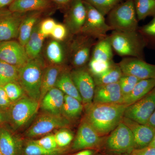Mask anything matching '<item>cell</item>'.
<instances>
[{"instance_id": "cell-1", "label": "cell", "mask_w": 155, "mask_h": 155, "mask_svg": "<svg viewBox=\"0 0 155 155\" xmlns=\"http://www.w3.org/2000/svg\"><path fill=\"white\" fill-rule=\"evenodd\" d=\"M127 106L124 104H96L85 106L84 119L101 137L110 133L122 121Z\"/></svg>"}, {"instance_id": "cell-2", "label": "cell", "mask_w": 155, "mask_h": 155, "mask_svg": "<svg viewBox=\"0 0 155 155\" xmlns=\"http://www.w3.org/2000/svg\"><path fill=\"white\" fill-rule=\"evenodd\" d=\"M113 50L121 57L145 60V42L138 30L122 31L113 30L109 35Z\"/></svg>"}, {"instance_id": "cell-3", "label": "cell", "mask_w": 155, "mask_h": 155, "mask_svg": "<svg viewBox=\"0 0 155 155\" xmlns=\"http://www.w3.org/2000/svg\"><path fill=\"white\" fill-rule=\"evenodd\" d=\"M44 69L43 61L39 57L29 60L19 70L18 83L27 96L39 103L42 78Z\"/></svg>"}, {"instance_id": "cell-4", "label": "cell", "mask_w": 155, "mask_h": 155, "mask_svg": "<svg viewBox=\"0 0 155 155\" xmlns=\"http://www.w3.org/2000/svg\"><path fill=\"white\" fill-rule=\"evenodd\" d=\"M108 25L113 30L132 31L138 30L134 0H125L116 6L108 14Z\"/></svg>"}, {"instance_id": "cell-5", "label": "cell", "mask_w": 155, "mask_h": 155, "mask_svg": "<svg viewBox=\"0 0 155 155\" xmlns=\"http://www.w3.org/2000/svg\"><path fill=\"white\" fill-rule=\"evenodd\" d=\"M70 121L63 115L46 113L39 115L29 128L26 130L27 137H38L48 134L58 128L69 127Z\"/></svg>"}, {"instance_id": "cell-6", "label": "cell", "mask_w": 155, "mask_h": 155, "mask_svg": "<svg viewBox=\"0 0 155 155\" xmlns=\"http://www.w3.org/2000/svg\"><path fill=\"white\" fill-rule=\"evenodd\" d=\"M39 107V102L25 96L11 105L8 110L10 121L15 128H21L36 114Z\"/></svg>"}, {"instance_id": "cell-7", "label": "cell", "mask_w": 155, "mask_h": 155, "mask_svg": "<svg viewBox=\"0 0 155 155\" xmlns=\"http://www.w3.org/2000/svg\"><path fill=\"white\" fill-rule=\"evenodd\" d=\"M83 2L86 8V17L81 33L97 40L106 37L107 32L113 31V28L106 22L104 16L88 3Z\"/></svg>"}, {"instance_id": "cell-8", "label": "cell", "mask_w": 155, "mask_h": 155, "mask_svg": "<svg viewBox=\"0 0 155 155\" xmlns=\"http://www.w3.org/2000/svg\"><path fill=\"white\" fill-rule=\"evenodd\" d=\"M106 146L108 149L114 152L130 154L135 149L132 132L121 121L108 137Z\"/></svg>"}, {"instance_id": "cell-9", "label": "cell", "mask_w": 155, "mask_h": 155, "mask_svg": "<svg viewBox=\"0 0 155 155\" xmlns=\"http://www.w3.org/2000/svg\"><path fill=\"white\" fill-rule=\"evenodd\" d=\"M77 35L69 47L72 64L76 69L83 67L88 63L91 51L98 40L82 33Z\"/></svg>"}, {"instance_id": "cell-10", "label": "cell", "mask_w": 155, "mask_h": 155, "mask_svg": "<svg viewBox=\"0 0 155 155\" xmlns=\"http://www.w3.org/2000/svg\"><path fill=\"white\" fill-rule=\"evenodd\" d=\"M155 110V87L141 99L127 106L124 116L142 124H147Z\"/></svg>"}, {"instance_id": "cell-11", "label": "cell", "mask_w": 155, "mask_h": 155, "mask_svg": "<svg viewBox=\"0 0 155 155\" xmlns=\"http://www.w3.org/2000/svg\"><path fill=\"white\" fill-rule=\"evenodd\" d=\"M26 14L11 12L5 8L0 9V42L18 38L20 25Z\"/></svg>"}, {"instance_id": "cell-12", "label": "cell", "mask_w": 155, "mask_h": 155, "mask_svg": "<svg viewBox=\"0 0 155 155\" xmlns=\"http://www.w3.org/2000/svg\"><path fill=\"white\" fill-rule=\"evenodd\" d=\"M70 74L81 97L82 104L85 107L91 104L96 87L92 76L87 69L83 67L74 69Z\"/></svg>"}, {"instance_id": "cell-13", "label": "cell", "mask_w": 155, "mask_h": 155, "mask_svg": "<svg viewBox=\"0 0 155 155\" xmlns=\"http://www.w3.org/2000/svg\"><path fill=\"white\" fill-rule=\"evenodd\" d=\"M123 75H130L142 79H155V65L142 59L131 57L123 58L119 62Z\"/></svg>"}, {"instance_id": "cell-14", "label": "cell", "mask_w": 155, "mask_h": 155, "mask_svg": "<svg viewBox=\"0 0 155 155\" xmlns=\"http://www.w3.org/2000/svg\"><path fill=\"white\" fill-rule=\"evenodd\" d=\"M29 60L25 47L19 42L10 40L0 42V61L20 68Z\"/></svg>"}, {"instance_id": "cell-15", "label": "cell", "mask_w": 155, "mask_h": 155, "mask_svg": "<svg viewBox=\"0 0 155 155\" xmlns=\"http://www.w3.org/2000/svg\"><path fill=\"white\" fill-rule=\"evenodd\" d=\"M65 8L66 27L72 35L80 33L86 17V8L83 0H72Z\"/></svg>"}, {"instance_id": "cell-16", "label": "cell", "mask_w": 155, "mask_h": 155, "mask_svg": "<svg viewBox=\"0 0 155 155\" xmlns=\"http://www.w3.org/2000/svg\"><path fill=\"white\" fill-rule=\"evenodd\" d=\"M101 142V136L84 119L78 127L72 143V149L74 150L94 149L100 146Z\"/></svg>"}, {"instance_id": "cell-17", "label": "cell", "mask_w": 155, "mask_h": 155, "mask_svg": "<svg viewBox=\"0 0 155 155\" xmlns=\"http://www.w3.org/2000/svg\"><path fill=\"white\" fill-rule=\"evenodd\" d=\"M122 122L127 125L132 132L135 149L143 148L150 145L154 137L155 128L147 124H140L124 116Z\"/></svg>"}, {"instance_id": "cell-18", "label": "cell", "mask_w": 155, "mask_h": 155, "mask_svg": "<svg viewBox=\"0 0 155 155\" xmlns=\"http://www.w3.org/2000/svg\"><path fill=\"white\" fill-rule=\"evenodd\" d=\"M123 96L119 82L96 86L93 103L122 104Z\"/></svg>"}, {"instance_id": "cell-19", "label": "cell", "mask_w": 155, "mask_h": 155, "mask_svg": "<svg viewBox=\"0 0 155 155\" xmlns=\"http://www.w3.org/2000/svg\"><path fill=\"white\" fill-rule=\"evenodd\" d=\"M23 141L4 127L0 128V150L4 155H22Z\"/></svg>"}, {"instance_id": "cell-20", "label": "cell", "mask_w": 155, "mask_h": 155, "mask_svg": "<svg viewBox=\"0 0 155 155\" xmlns=\"http://www.w3.org/2000/svg\"><path fill=\"white\" fill-rule=\"evenodd\" d=\"M65 94L61 91L54 87L45 95L40 103V107L46 113L62 115Z\"/></svg>"}, {"instance_id": "cell-21", "label": "cell", "mask_w": 155, "mask_h": 155, "mask_svg": "<svg viewBox=\"0 0 155 155\" xmlns=\"http://www.w3.org/2000/svg\"><path fill=\"white\" fill-rule=\"evenodd\" d=\"M50 0H14L8 6L11 12L27 13L34 11H44L51 8Z\"/></svg>"}, {"instance_id": "cell-22", "label": "cell", "mask_w": 155, "mask_h": 155, "mask_svg": "<svg viewBox=\"0 0 155 155\" xmlns=\"http://www.w3.org/2000/svg\"><path fill=\"white\" fill-rule=\"evenodd\" d=\"M155 87V79H142L136 84L129 94L124 97L122 104L128 106L137 101Z\"/></svg>"}, {"instance_id": "cell-23", "label": "cell", "mask_w": 155, "mask_h": 155, "mask_svg": "<svg viewBox=\"0 0 155 155\" xmlns=\"http://www.w3.org/2000/svg\"><path fill=\"white\" fill-rule=\"evenodd\" d=\"M43 11H34L26 13L19 28L18 40L19 43L25 47L35 25L41 17Z\"/></svg>"}, {"instance_id": "cell-24", "label": "cell", "mask_w": 155, "mask_h": 155, "mask_svg": "<svg viewBox=\"0 0 155 155\" xmlns=\"http://www.w3.org/2000/svg\"><path fill=\"white\" fill-rule=\"evenodd\" d=\"M46 37L40 31L39 23L34 28L31 35L25 46V51L29 60L39 57Z\"/></svg>"}, {"instance_id": "cell-25", "label": "cell", "mask_w": 155, "mask_h": 155, "mask_svg": "<svg viewBox=\"0 0 155 155\" xmlns=\"http://www.w3.org/2000/svg\"><path fill=\"white\" fill-rule=\"evenodd\" d=\"M62 72V67L58 65L50 66L44 69L42 78L40 103L48 92L55 87L56 82Z\"/></svg>"}, {"instance_id": "cell-26", "label": "cell", "mask_w": 155, "mask_h": 155, "mask_svg": "<svg viewBox=\"0 0 155 155\" xmlns=\"http://www.w3.org/2000/svg\"><path fill=\"white\" fill-rule=\"evenodd\" d=\"M113 49L109 35L98 40L92 51L91 58L104 61H113Z\"/></svg>"}, {"instance_id": "cell-27", "label": "cell", "mask_w": 155, "mask_h": 155, "mask_svg": "<svg viewBox=\"0 0 155 155\" xmlns=\"http://www.w3.org/2000/svg\"><path fill=\"white\" fill-rule=\"evenodd\" d=\"M55 87L65 94L77 99L82 103V99L71 77L70 72L62 71L56 82Z\"/></svg>"}, {"instance_id": "cell-28", "label": "cell", "mask_w": 155, "mask_h": 155, "mask_svg": "<svg viewBox=\"0 0 155 155\" xmlns=\"http://www.w3.org/2000/svg\"><path fill=\"white\" fill-rule=\"evenodd\" d=\"M83 104L77 99L65 95L62 115L69 121L78 119L82 114Z\"/></svg>"}, {"instance_id": "cell-29", "label": "cell", "mask_w": 155, "mask_h": 155, "mask_svg": "<svg viewBox=\"0 0 155 155\" xmlns=\"http://www.w3.org/2000/svg\"><path fill=\"white\" fill-rule=\"evenodd\" d=\"M123 75L119 64H116L104 73L93 78L96 86H98L119 82Z\"/></svg>"}, {"instance_id": "cell-30", "label": "cell", "mask_w": 155, "mask_h": 155, "mask_svg": "<svg viewBox=\"0 0 155 155\" xmlns=\"http://www.w3.org/2000/svg\"><path fill=\"white\" fill-rule=\"evenodd\" d=\"M138 21L155 17V0H134Z\"/></svg>"}, {"instance_id": "cell-31", "label": "cell", "mask_w": 155, "mask_h": 155, "mask_svg": "<svg viewBox=\"0 0 155 155\" xmlns=\"http://www.w3.org/2000/svg\"><path fill=\"white\" fill-rule=\"evenodd\" d=\"M19 68L0 61V86L18 81Z\"/></svg>"}, {"instance_id": "cell-32", "label": "cell", "mask_w": 155, "mask_h": 155, "mask_svg": "<svg viewBox=\"0 0 155 155\" xmlns=\"http://www.w3.org/2000/svg\"><path fill=\"white\" fill-rule=\"evenodd\" d=\"M48 60L55 65L61 64L64 62V54L62 46L57 41L50 42L46 48Z\"/></svg>"}, {"instance_id": "cell-33", "label": "cell", "mask_w": 155, "mask_h": 155, "mask_svg": "<svg viewBox=\"0 0 155 155\" xmlns=\"http://www.w3.org/2000/svg\"><path fill=\"white\" fill-rule=\"evenodd\" d=\"M137 30L144 39L146 48L155 50V17L147 24L139 27Z\"/></svg>"}, {"instance_id": "cell-34", "label": "cell", "mask_w": 155, "mask_h": 155, "mask_svg": "<svg viewBox=\"0 0 155 155\" xmlns=\"http://www.w3.org/2000/svg\"><path fill=\"white\" fill-rule=\"evenodd\" d=\"M97 10L103 16L107 15L116 6L125 0H83Z\"/></svg>"}, {"instance_id": "cell-35", "label": "cell", "mask_w": 155, "mask_h": 155, "mask_svg": "<svg viewBox=\"0 0 155 155\" xmlns=\"http://www.w3.org/2000/svg\"><path fill=\"white\" fill-rule=\"evenodd\" d=\"M115 64L114 61H98L90 58L88 62L87 70L92 77H94L104 73Z\"/></svg>"}, {"instance_id": "cell-36", "label": "cell", "mask_w": 155, "mask_h": 155, "mask_svg": "<svg viewBox=\"0 0 155 155\" xmlns=\"http://www.w3.org/2000/svg\"><path fill=\"white\" fill-rule=\"evenodd\" d=\"M61 149L49 151L40 146L34 140L28 141L23 147L22 155H58L61 152Z\"/></svg>"}, {"instance_id": "cell-37", "label": "cell", "mask_w": 155, "mask_h": 155, "mask_svg": "<svg viewBox=\"0 0 155 155\" xmlns=\"http://www.w3.org/2000/svg\"><path fill=\"white\" fill-rule=\"evenodd\" d=\"M7 95L12 103L25 96V93L18 81L10 82L3 86Z\"/></svg>"}, {"instance_id": "cell-38", "label": "cell", "mask_w": 155, "mask_h": 155, "mask_svg": "<svg viewBox=\"0 0 155 155\" xmlns=\"http://www.w3.org/2000/svg\"><path fill=\"white\" fill-rule=\"evenodd\" d=\"M57 145L59 148H65L71 143L74 135L71 130L67 127L61 128L54 134Z\"/></svg>"}, {"instance_id": "cell-39", "label": "cell", "mask_w": 155, "mask_h": 155, "mask_svg": "<svg viewBox=\"0 0 155 155\" xmlns=\"http://www.w3.org/2000/svg\"><path fill=\"white\" fill-rule=\"evenodd\" d=\"M140 79L130 75H122L119 82L123 97L130 93Z\"/></svg>"}, {"instance_id": "cell-40", "label": "cell", "mask_w": 155, "mask_h": 155, "mask_svg": "<svg viewBox=\"0 0 155 155\" xmlns=\"http://www.w3.org/2000/svg\"><path fill=\"white\" fill-rule=\"evenodd\" d=\"M40 146L49 151H55L61 149L58 147L54 134H51L44 137L39 139L34 140Z\"/></svg>"}, {"instance_id": "cell-41", "label": "cell", "mask_w": 155, "mask_h": 155, "mask_svg": "<svg viewBox=\"0 0 155 155\" xmlns=\"http://www.w3.org/2000/svg\"><path fill=\"white\" fill-rule=\"evenodd\" d=\"M68 31H69L66 25L56 24L51 35L57 41H62L67 38Z\"/></svg>"}, {"instance_id": "cell-42", "label": "cell", "mask_w": 155, "mask_h": 155, "mask_svg": "<svg viewBox=\"0 0 155 155\" xmlns=\"http://www.w3.org/2000/svg\"><path fill=\"white\" fill-rule=\"evenodd\" d=\"M55 20L51 18H48L39 23L40 31L46 37L51 35L56 25Z\"/></svg>"}, {"instance_id": "cell-43", "label": "cell", "mask_w": 155, "mask_h": 155, "mask_svg": "<svg viewBox=\"0 0 155 155\" xmlns=\"http://www.w3.org/2000/svg\"><path fill=\"white\" fill-rule=\"evenodd\" d=\"M12 104L3 86H0V110H8Z\"/></svg>"}, {"instance_id": "cell-44", "label": "cell", "mask_w": 155, "mask_h": 155, "mask_svg": "<svg viewBox=\"0 0 155 155\" xmlns=\"http://www.w3.org/2000/svg\"><path fill=\"white\" fill-rule=\"evenodd\" d=\"M130 155H155V148L149 146L141 149H135Z\"/></svg>"}, {"instance_id": "cell-45", "label": "cell", "mask_w": 155, "mask_h": 155, "mask_svg": "<svg viewBox=\"0 0 155 155\" xmlns=\"http://www.w3.org/2000/svg\"><path fill=\"white\" fill-rule=\"evenodd\" d=\"M95 150L93 149L81 150L76 153L73 155H94Z\"/></svg>"}, {"instance_id": "cell-46", "label": "cell", "mask_w": 155, "mask_h": 155, "mask_svg": "<svg viewBox=\"0 0 155 155\" xmlns=\"http://www.w3.org/2000/svg\"><path fill=\"white\" fill-rule=\"evenodd\" d=\"M50 1L57 3L60 5L64 6L66 8L71 2L72 0H50Z\"/></svg>"}, {"instance_id": "cell-47", "label": "cell", "mask_w": 155, "mask_h": 155, "mask_svg": "<svg viewBox=\"0 0 155 155\" xmlns=\"http://www.w3.org/2000/svg\"><path fill=\"white\" fill-rule=\"evenodd\" d=\"M147 125L155 128V110L149 119Z\"/></svg>"}, {"instance_id": "cell-48", "label": "cell", "mask_w": 155, "mask_h": 155, "mask_svg": "<svg viewBox=\"0 0 155 155\" xmlns=\"http://www.w3.org/2000/svg\"><path fill=\"white\" fill-rule=\"evenodd\" d=\"M14 0H0V9L5 8L9 6Z\"/></svg>"}, {"instance_id": "cell-49", "label": "cell", "mask_w": 155, "mask_h": 155, "mask_svg": "<svg viewBox=\"0 0 155 155\" xmlns=\"http://www.w3.org/2000/svg\"><path fill=\"white\" fill-rule=\"evenodd\" d=\"M5 120V116L3 114L2 111L0 110V123H2Z\"/></svg>"}, {"instance_id": "cell-50", "label": "cell", "mask_w": 155, "mask_h": 155, "mask_svg": "<svg viewBox=\"0 0 155 155\" xmlns=\"http://www.w3.org/2000/svg\"><path fill=\"white\" fill-rule=\"evenodd\" d=\"M149 146H150L154 147L155 148V134L153 141L151 143Z\"/></svg>"}, {"instance_id": "cell-51", "label": "cell", "mask_w": 155, "mask_h": 155, "mask_svg": "<svg viewBox=\"0 0 155 155\" xmlns=\"http://www.w3.org/2000/svg\"><path fill=\"white\" fill-rule=\"evenodd\" d=\"M0 155H4V154L1 151V150H0Z\"/></svg>"}]
</instances>
